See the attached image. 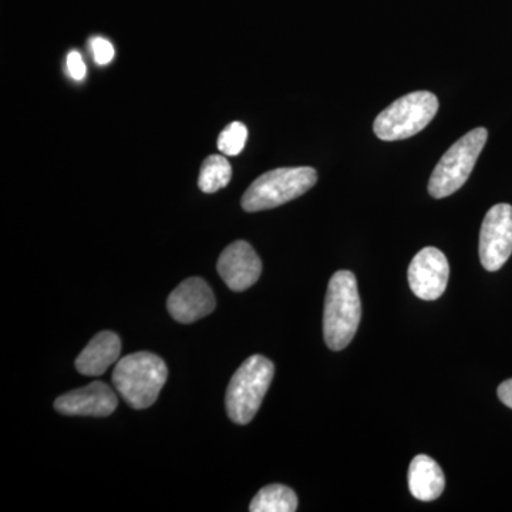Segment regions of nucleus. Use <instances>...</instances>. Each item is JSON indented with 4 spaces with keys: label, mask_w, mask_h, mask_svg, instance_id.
<instances>
[{
    "label": "nucleus",
    "mask_w": 512,
    "mask_h": 512,
    "mask_svg": "<svg viewBox=\"0 0 512 512\" xmlns=\"http://www.w3.org/2000/svg\"><path fill=\"white\" fill-rule=\"evenodd\" d=\"M362 319L356 276L339 271L330 279L323 312V335L329 349L343 350L355 338Z\"/></svg>",
    "instance_id": "1"
},
{
    "label": "nucleus",
    "mask_w": 512,
    "mask_h": 512,
    "mask_svg": "<svg viewBox=\"0 0 512 512\" xmlns=\"http://www.w3.org/2000/svg\"><path fill=\"white\" fill-rule=\"evenodd\" d=\"M167 376V365L160 356L138 352L120 359L111 380L124 402L141 410L156 403Z\"/></svg>",
    "instance_id": "2"
},
{
    "label": "nucleus",
    "mask_w": 512,
    "mask_h": 512,
    "mask_svg": "<svg viewBox=\"0 0 512 512\" xmlns=\"http://www.w3.org/2000/svg\"><path fill=\"white\" fill-rule=\"evenodd\" d=\"M275 375V366L264 356H251L229 382L225 406L235 424L251 423L258 413Z\"/></svg>",
    "instance_id": "3"
},
{
    "label": "nucleus",
    "mask_w": 512,
    "mask_h": 512,
    "mask_svg": "<svg viewBox=\"0 0 512 512\" xmlns=\"http://www.w3.org/2000/svg\"><path fill=\"white\" fill-rule=\"evenodd\" d=\"M318 181L312 167L278 168L256 178L242 197V208L247 212L272 210L296 200L311 190Z\"/></svg>",
    "instance_id": "4"
},
{
    "label": "nucleus",
    "mask_w": 512,
    "mask_h": 512,
    "mask_svg": "<svg viewBox=\"0 0 512 512\" xmlns=\"http://www.w3.org/2000/svg\"><path fill=\"white\" fill-rule=\"evenodd\" d=\"M487 137L488 133L484 127L474 128L448 148L447 153L441 157L431 174L429 181L431 197L437 200L450 197L466 184L487 143Z\"/></svg>",
    "instance_id": "5"
},
{
    "label": "nucleus",
    "mask_w": 512,
    "mask_h": 512,
    "mask_svg": "<svg viewBox=\"0 0 512 512\" xmlns=\"http://www.w3.org/2000/svg\"><path fill=\"white\" fill-rule=\"evenodd\" d=\"M439 110V100L430 92L400 97L376 117L375 134L383 141L406 140L429 126Z\"/></svg>",
    "instance_id": "6"
},
{
    "label": "nucleus",
    "mask_w": 512,
    "mask_h": 512,
    "mask_svg": "<svg viewBox=\"0 0 512 512\" xmlns=\"http://www.w3.org/2000/svg\"><path fill=\"white\" fill-rule=\"evenodd\" d=\"M512 254V207L494 205L485 215L480 232V259L487 271L503 268Z\"/></svg>",
    "instance_id": "7"
},
{
    "label": "nucleus",
    "mask_w": 512,
    "mask_h": 512,
    "mask_svg": "<svg viewBox=\"0 0 512 512\" xmlns=\"http://www.w3.org/2000/svg\"><path fill=\"white\" fill-rule=\"evenodd\" d=\"M450 265L440 249L427 247L414 256L409 266V285L423 301H436L448 284Z\"/></svg>",
    "instance_id": "8"
},
{
    "label": "nucleus",
    "mask_w": 512,
    "mask_h": 512,
    "mask_svg": "<svg viewBox=\"0 0 512 512\" xmlns=\"http://www.w3.org/2000/svg\"><path fill=\"white\" fill-rule=\"evenodd\" d=\"M218 274L231 291H247L258 282L262 262L255 249L245 241L228 245L218 259Z\"/></svg>",
    "instance_id": "9"
},
{
    "label": "nucleus",
    "mask_w": 512,
    "mask_h": 512,
    "mask_svg": "<svg viewBox=\"0 0 512 512\" xmlns=\"http://www.w3.org/2000/svg\"><path fill=\"white\" fill-rule=\"evenodd\" d=\"M167 308L177 322L190 325L214 312L215 296L204 279L188 278L168 296Z\"/></svg>",
    "instance_id": "10"
},
{
    "label": "nucleus",
    "mask_w": 512,
    "mask_h": 512,
    "mask_svg": "<svg viewBox=\"0 0 512 512\" xmlns=\"http://www.w3.org/2000/svg\"><path fill=\"white\" fill-rule=\"evenodd\" d=\"M117 404L119 400L110 386L93 382L60 396L55 402V409L64 416L107 417L116 412Z\"/></svg>",
    "instance_id": "11"
},
{
    "label": "nucleus",
    "mask_w": 512,
    "mask_h": 512,
    "mask_svg": "<svg viewBox=\"0 0 512 512\" xmlns=\"http://www.w3.org/2000/svg\"><path fill=\"white\" fill-rule=\"evenodd\" d=\"M121 340L114 332H100L76 359V369L84 376H101L119 360Z\"/></svg>",
    "instance_id": "12"
},
{
    "label": "nucleus",
    "mask_w": 512,
    "mask_h": 512,
    "mask_svg": "<svg viewBox=\"0 0 512 512\" xmlns=\"http://www.w3.org/2000/svg\"><path fill=\"white\" fill-rule=\"evenodd\" d=\"M446 478L439 464L429 456L413 458L409 468V490L420 501H434L443 494Z\"/></svg>",
    "instance_id": "13"
},
{
    "label": "nucleus",
    "mask_w": 512,
    "mask_h": 512,
    "mask_svg": "<svg viewBox=\"0 0 512 512\" xmlns=\"http://www.w3.org/2000/svg\"><path fill=\"white\" fill-rule=\"evenodd\" d=\"M296 508L298 497L295 491L282 484L266 485L249 505L251 512H295Z\"/></svg>",
    "instance_id": "14"
},
{
    "label": "nucleus",
    "mask_w": 512,
    "mask_h": 512,
    "mask_svg": "<svg viewBox=\"0 0 512 512\" xmlns=\"http://www.w3.org/2000/svg\"><path fill=\"white\" fill-rule=\"evenodd\" d=\"M232 177L231 164L224 156H210L205 158L202 163L200 177H198V187L205 194H214V192L227 187Z\"/></svg>",
    "instance_id": "15"
},
{
    "label": "nucleus",
    "mask_w": 512,
    "mask_h": 512,
    "mask_svg": "<svg viewBox=\"0 0 512 512\" xmlns=\"http://www.w3.org/2000/svg\"><path fill=\"white\" fill-rule=\"evenodd\" d=\"M248 128L239 121L228 124L218 137V148L224 156H238L247 144Z\"/></svg>",
    "instance_id": "16"
},
{
    "label": "nucleus",
    "mask_w": 512,
    "mask_h": 512,
    "mask_svg": "<svg viewBox=\"0 0 512 512\" xmlns=\"http://www.w3.org/2000/svg\"><path fill=\"white\" fill-rule=\"evenodd\" d=\"M90 46H92L94 60H96V63L100 64V66H106V64H109L111 60H113L114 47L109 40L104 39V37H93Z\"/></svg>",
    "instance_id": "17"
},
{
    "label": "nucleus",
    "mask_w": 512,
    "mask_h": 512,
    "mask_svg": "<svg viewBox=\"0 0 512 512\" xmlns=\"http://www.w3.org/2000/svg\"><path fill=\"white\" fill-rule=\"evenodd\" d=\"M67 70H69L70 76L73 77L77 82H82L87 74L86 64L83 62V57L76 50L67 55Z\"/></svg>",
    "instance_id": "18"
},
{
    "label": "nucleus",
    "mask_w": 512,
    "mask_h": 512,
    "mask_svg": "<svg viewBox=\"0 0 512 512\" xmlns=\"http://www.w3.org/2000/svg\"><path fill=\"white\" fill-rule=\"evenodd\" d=\"M498 399L512 409V379L505 380L498 387Z\"/></svg>",
    "instance_id": "19"
}]
</instances>
